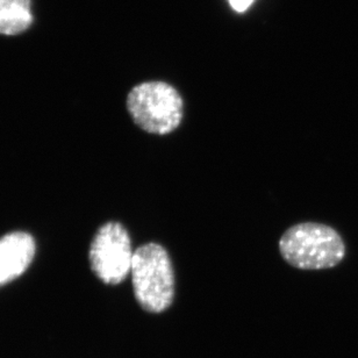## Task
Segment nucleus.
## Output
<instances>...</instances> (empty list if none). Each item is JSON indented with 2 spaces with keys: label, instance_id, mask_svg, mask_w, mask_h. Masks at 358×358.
<instances>
[{
  "label": "nucleus",
  "instance_id": "1",
  "mask_svg": "<svg viewBox=\"0 0 358 358\" xmlns=\"http://www.w3.org/2000/svg\"><path fill=\"white\" fill-rule=\"evenodd\" d=\"M282 259L300 270L338 266L347 254L345 240L331 226L305 222L289 228L279 240Z\"/></svg>",
  "mask_w": 358,
  "mask_h": 358
},
{
  "label": "nucleus",
  "instance_id": "3",
  "mask_svg": "<svg viewBox=\"0 0 358 358\" xmlns=\"http://www.w3.org/2000/svg\"><path fill=\"white\" fill-rule=\"evenodd\" d=\"M126 103L134 124L150 134L173 133L182 120V96L164 82L138 84L128 93Z\"/></svg>",
  "mask_w": 358,
  "mask_h": 358
},
{
  "label": "nucleus",
  "instance_id": "7",
  "mask_svg": "<svg viewBox=\"0 0 358 358\" xmlns=\"http://www.w3.org/2000/svg\"><path fill=\"white\" fill-rule=\"evenodd\" d=\"M254 0H229L231 7L238 12H243L252 5Z\"/></svg>",
  "mask_w": 358,
  "mask_h": 358
},
{
  "label": "nucleus",
  "instance_id": "4",
  "mask_svg": "<svg viewBox=\"0 0 358 358\" xmlns=\"http://www.w3.org/2000/svg\"><path fill=\"white\" fill-rule=\"evenodd\" d=\"M134 252L127 229L119 222H107L98 229L90 247L93 273L105 284L117 285L131 273Z\"/></svg>",
  "mask_w": 358,
  "mask_h": 358
},
{
  "label": "nucleus",
  "instance_id": "6",
  "mask_svg": "<svg viewBox=\"0 0 358 358\" xmlns=\"http://www.w3.org/2000/svg\"><path fill=\"white\" fill-rule=\"evenodd\" d=\"M31 22V0H0V34H20Z\"/></svg>",
  "mask_w": 358,
  "mask_h": 358
},
{
  "label": "nucleus",
  "instance_id": "2",
  "mask_svg": "<svg viewBox=\"0 0 358 358\" xmlns=\"http://www.w3.org/2000/svg\"><path fill=\"white\" fill-rule=\"evenodd\" d=\"M131 282L135 299L142 310L159 314L175 298V273L169 254L159 243H147L134 252Z\"/></svg>",
  "mask_w": 358,
  "mask_h": 358
},
{
  "label": "nucleus",
  "instance_id": "5",
  "mask_svg": "<svg viewBox=\"0 0 358 358\" xmlns=\"http://www.w3.org/2000/svg\"><path fill=\"white\" fill-rule=\"evenodd\" d=\"M34 255V238L27 233L14 231L0 238V286L20 277Z\"/></svg>",
  "mask_w": 358,
  "mask_h": 358
}]
</instances>
